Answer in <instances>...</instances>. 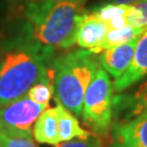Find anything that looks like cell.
<instances>
[{"label":"cell","instance_id":"obj_1","mask_svg":"<svg viewBox=\"0 0 147 147\" xmlns=\"http://www.w3.org/2000/svg\"><path fill=\"white\" fill-rule=\"evenodd\" d=\"M53 51L28 38L9 45L0 59V107L22 98L38 82L53 84V69L48 68Z\"/></svg>","mask_w":147,"mask_h":147},{"label":"cell","instance_id":"obj_2","mask_svg":"<svg viewBox=\"0 0 147 147\" xmlns=\"http://www.w3.org/2000/svg\"><path fill=\"white\" fill-rule=\"evenodd\" d=\"M85 1L51 2L27 0L25 5L28 39L49 49H69L76 44V32L85 16Z\"/></svg>","mask_w":147,"mask_h":147},{"label":"cell","instance_id":"obj_3","mask_svg":"<svg viewBox=\"0 0 147 147\" xmlns=\"http://www.w3.org/2000/svg\"><path fill=\"white\" fill-rule=\"evenodd\" d=\"M98 58L90 50H75L56 59L53 94L58 104L81 116L86 89L98 70Z\"/></svg>","mask_w":147,"mask_h":147},{"label":"cell","instance_id":"obj_4","mask_svg":"<svg viewBox=\"0 0 147 147\" xmlns=\"http://www.w3.org/2000/svg\"><path fill=\"white\" fill-rule=\"evenodd\" d=\"M113 84L109 74L99 68L86 89L82 117L96 133L105 134L110 126L113 113Z\"/></svg>","mask_w":147,"mask_h":147},{"label":"cell","instance_id":"obj_5","mask_svg":"<svg viewBox=\"0 0 147 147\" xmlns=\"http://www.w3.org/2000/svg\"><path fill=\"white\" fill-rule=\"evenodd\" d=\"M49 104H37L26 95L0 107V133L33 137V126Z\"/></svg>","mask_w":147,"mask_h":147},{"label":"cell","instance_id":"obj_6","mask_svg":"<svg viewBox=\"0 0 147 147\" xmlns=\"http://www.w3.org/2000/svg\"><path fill=\"white\" fill-rule=\"evenodd\" d=\"M111 147H147V111L126 122L115 123Z\"/></svg>","mask_w":147,"mask_h":147},{"label":"cell","instance_id":"obj_7","mask_svg":"<svg viewBox=\"0 0 147 147\" xmlns=\"http://www.w3.org/2000/svg\"><path fill=\"white\" fill-rule=\"evenodd\" d=\"M115 123L126 122L147 111V81L134 92L117 95L113 98Z\"/></svg>","mask_w":147,"mask_h":147},{"label":"cell","instance_id":"obj_8","mask_svg":"<svg viewBox=\"0 0 147 147\" xmlns=\"http://www.w3.org/2000/svg\"><path fill=\"white\" fill-rule=\"evenodd\" d=\"M138 39L136 38L101 53L98 58L100 65L115 80L120 78L131 65Z\"/></svg>","mask_w":147,"mask_h":147},{"label":"cell","instance_id":"obj_9","mask_svg":"<svg viewBox=\"0 0 147 147\" xmlns=\"http://www.w3.org/2000/svg\"><path fill=\"white\" fill-rule=\"evenodd\" d=\"M147 75V32L140 37L137 42L134 57L131 65L120 78L115 80L113 89L117 93H122L123 90L136 84Z\"/></svg>","mask_w":147,"mask_h":147},{"label":"cell","instance_id":"obj_10","mask_svg":"<svg viewBox=\"0 0 147 147\" xmlns=\"http://www.w3.org/2000/svg\"><path fill=\"white\" fill-rule=\"evenodd\" d=\"M108 31L109 28L105 22L100 21L86 12L78 27L76 44L80 47L92 50L105 39Z\"/></svg>","mask_w":147,"mask_h":147},{"label":"cell","instance_id":"obj_11","mask_svg":"<svg viewBox=\"0 0 147 147\" xmlns=\"http://www.w3.org/2000/svg\"><path fill=\"white\" fill-rule=\"evenodd\" d=\"M33 137L37 143L56 146L60 144L58 116L56 108H49L42 111L33 126Z\"/></svg>","mask_w":147,"mask_h":147},{"label":"cell","instance_id":"obj_12","mask_svg":"<svg viewBox=\"0 0 147 147\" xmlns=\"http://www.w3.org/2000/svg\"><path fill=\"white\" fill-rule=\"evenodd\" d=\"M56 111L58 116V130L61 142H69L74 138L86 140L92 136L88 131L81 127L78 118L73 116L72 112L64 108L61 104L57 105Z\"/></svg>","mask_w":147,"mask_h":147},{"label":"cell","instance_id":"obj_13","mask_svg":"<svg viewBox=\"0 0 147 147\" xmlns=\"http://www.w3.org/2000/svg\"><path fill=\"white\" fill-rule=\"evenodd\" d=\"M145 32H147L146 28H138V27L132 26L130 24H127L119 30H109L107 32L105 39L100 42L97 47L92 49L90 51L96 55L101 53L107 49L117 47V46L123 45L125 42L134 40L136 38H140Z\"/></svg>","mask_w":147,"mask_h":147},{"label":"cell","instance_id":"obj_14","mask_svg":"<svg viewBox=\"0 0 147 147\" xmlns=\"http://www.w3.org/2000/svg\"><path fill=\"white\" fill-rule=\"evenodd\" d=\"M132 5H116V3H106L100 7L95 8L94 10L88 12L92 16L98 19L102 22H108L109 20L120 16H127L131 10Z\"/></svg>","mask_w":147,"mask_h":147},{"label":"cell","instance_id":"obj_15","mask_svg":"<svg viewBox=\"0 0 147 147\" xmlns=\"http://www.w3.org/2000/svg\"><path fill=\"white\" fill-rule=\"evenodd\" d=\"M53 95V84L50 82H38L28 89L26 96L37 104H49Z\"/></svg>","mask_w":147,"mask_h":147},{"label":"cell","instance_id":"obj_16","mask_svg":"<svg viewBox=\"0 0 147 147\" xmlns=\"http://www.w3.org/2000/svg\"><path fill=\"white\" fill-rule=\"evenodd\" d=\"M127 24L138 28L147 30V1L142 0L136 5H132L131 10L126 16Z\"/></svg>","mask_w":147,"mask_h":147},{"label":"cell","instance_id":"obj_17","mask_svg":"<svg viewBox=\"0 0 147 147\" xmlns=\"http://www.w3.org/2000/svg\"><path fill=\"white\" fill-rule=\"evenodd\" d=\"M0 145L1 147H38L34 142V137L8 135L0 133Z\"/></svg>","mask_w":147,"mask_h":147},{"label":"cell","instance_id":"obj_18","mask_svg":"<svg viewBox=\"0 0 147 147\" xmlns=\"http://www.w3.org/2000/svg\"><path fill=\"white\" fill-rule=\"evenodd\" d=\"M53 147H101L99 140L95 136H89L86 140H75V141H69L63 144H58Z\"/></svg>","mask_w":147,"mask_h":147},{"label":"cell","instance_id":"obj_19","mask_svg":"<svg viewBox=\"0 0 147 147\" xmlns=\"http://www.w3.org/2000/svg\"><path fill=\"white\" fill-rule=\"evenodd\" d=\"M106 24L108 25L109 30H119V28H122V27H124L125 25H127L126 16H116V18L109 20L108 22H106Z\"/></svg>","mask_w":147,"mask_h":147},{"label":"cell","instance_id":"obj_20","mask_svg":"<svg viewBox=\"0 0 147 147\" xmlns=\"http://www.w3.org/2000/svg\"><path fill=\"white\" fill-rule=\"evenodd\" d=\"M110 3H116V5H134L138 3L142 0H108Z\"/></svg>","mask_w":147,"mask_h":147},{"label":"cell","instance_id":"obj_21","mask_svg":"<svg viewBox=\"0 0 147 147\" xmlns=\"http://www.w3.org/2000/svg\"><path fill=\"white\" fill-rule=\"evenodd\" d=\"M42 1H51V2H61V1H71V0H42ZM81 1H86V0H81Z\"/></svg>","mask_w":147,"mask_h":147},{"label":"cell","instance_id":"obj_22","mask_svg":"<svg viewBox=\"0 0 147 147\" xmlns=\"http://www.w3.org/2000/svg\"><path fill=\"white\" fill-rule=\"evenodd\" d=\"M0 147H1V145H0Z\"/></svg>","mask_w":147,"mask_h":147},{"label":"cell","instance_id":"obj_23","mask_svg":"<svg viewBox=\"0 0 147 147\" xmlns=\"http://www.w3.org/2000/svg\"><path fill=\"white\" fill-rule=\"evenodd\" d=\"M146 1H147V0H146Z\"/></svg>","mask_w":147,"mask_h":147}]
</instances>
